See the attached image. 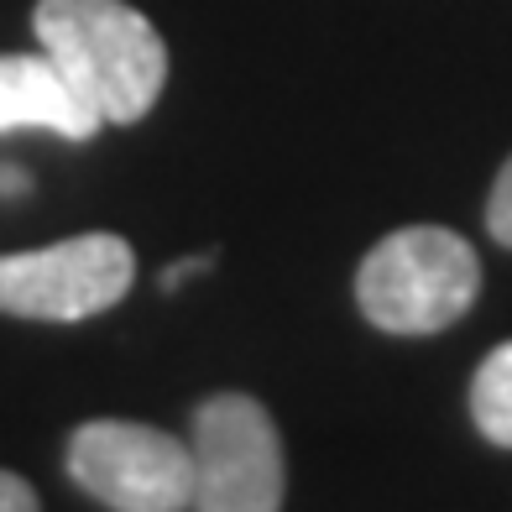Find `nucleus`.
<instances>
[{"mask_svg": "<svg viewBox=\"0 0 512 512\" xmlns=\"http://www.w3.org/2000/svg\"><path fill=\"white\" fill-rule=\"evenodd\" d=\"M37 48L74 89L105 115V126H131L162 100L168 48L152 21L126 0H37Z\"/></svg>", "mask_w": 512, "mask_h": 512, "instance_id": "1", "label": "nucleus"}, {"mask_svg": "<svg viewBox=\"0 0 512 512\" xmlns=\"http://www.w3.org/2000/svg\"><path fill=\"white\" fill-rule=\"evenodd\" d=\"M16 189H27V178L11 173V168H0V194H16Z\"/></svg>", "mask_w": 512, "mask_h": 512, "instance_id": "11", "label": "nucleus"}, {"mask_svg": "<svg viewBox=\"0 0 512 512\" xmlns=\"http://www.w3.org/2000/svg\"><path fill=\"white\" fill-rule=\"evenodd\" d=\"M486 230H492V241H502L512 251V157L502 162V173L492 183V199H486Z\"/></svg>", "mask_w": 512, "mask_h": 512, "instance_id": "8", "label": "nucleus"}, {"mask_svg": "<svg viewBox=\"0 0 512 512\" xmlns=\"http://www.w3.org/2000/svg\"><path fill=\"white\" fill-rule=\"evenodd\" d=\"M0 512H37V492L11 471H0Z\"/></svg>", "mask_w": 512, "mask_h": 512, "instance_id": "9", "label": "nucleus"}, {"mask_svg": "<svg viewBox=\"0 0 512 512\" xmlns=\"http://www.w3.org/2000/svg\"><path fill=\"white\" fill-rule=\"evenodd\" d=\"M68 476L115 512L194 507V450L131 418H89L68 434Z\"/></svg>", "mask_w": 512, "mask_h": 512, "instance_id": "4", "label": "nucleus"}, {"mask_svg": "<svg viewBox=\"0 0 512 512\" xmlns=\"http://www.w3.org/2000/svg\"><path fill=\"white\" fill-rule=\"evenodd\" d=\"M209 262H215V256H183V262H173L168 272H162V288H168V293H178V288L189 283V277H199Z\"/></svg>", "mask_w": 512, "mask_h": 512, "instance_id": "10", "label": "nucleus"}, {"mask_svg": "<svg viewBox=\"0 0 512 512\" xmlns=\"http://www.w3.org/2000/svg\"><path fill=\"white\" fill-rule=\"evenodd\" d=\"M131 277V246L110 230H89V236H68L42 251L0 256V314L79 324L121 304L131 293Z\"/></svg>", "mask_w": 512, "mask_h": 512, "instance_id": "5", "label": "nucleus"}, {"mask_svg": "<svg viewBox=\"0 0 512 512\" xmlns=\"http://www.w3.org/2000/svg\"><path fill=\"white\" fill-rule=\"evenodd\" d=\"M471 418H476L481 439H492L497 450H512V340L497 345V351L476 366Z\"/></svg>", "mask_w": 512, "mask_h": 512, "instance_id": "7", "label": "nucleus"}, {"mask_svg": "<svg viewBox=\"0 0 512 512\" xmlns=\"http://www.w3.org/2000/svg\"><path fill=\"white\" fill-rule=\"evenodd\" d=\"M105 115L89 105L74 79L48 53H0V136L53 131L63 142H89Z\"/></svg>", "mask_w": 512, "mask_h": 512, "instance_id": "6", "label": "nucleus"}, {"mask_svg": "<svg viewBox=\"0 0 512 512\" xmlns=\"http://www.w3.org/2000/svg\"><path fill=\"white\" fill-rule=\"evenodd\" d=\"M481 262L465 236L445 225L392 230L366 251L356 272V304L387 335H439L471 314Z\"/></svg>", "mask_w": 512, "mask_h": 512, "instance_id": "2", "label": "nucleus"}, {"mask_svg": "<svg viewBox=\"0 0 512 512\" xmlns=\"http://www.w3.org/2000/svg\"><path fill=\"white\" fill-rule=\"evenodd\" d=\"M194 507L272 512L288 497V465L272 413L246 392H215L194 408Z\"/></svg>", "mask_w": 512, "mask_h": 512, "instance_id": "3", "label": "nucleus"}]
</instances>
